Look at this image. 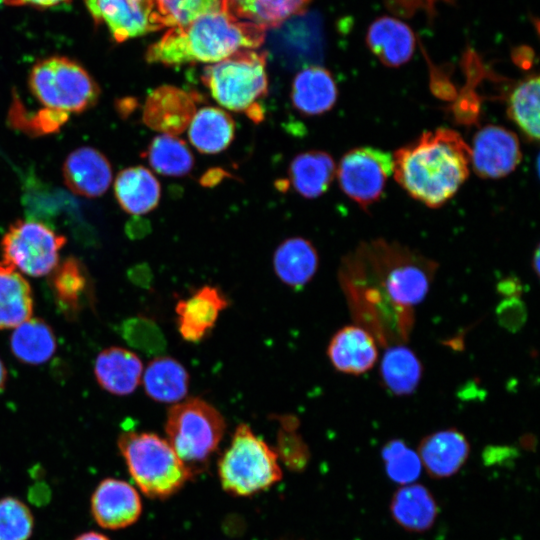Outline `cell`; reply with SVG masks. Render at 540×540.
Returning a JSON list of instances; mask_svg holds the SVG:
<instances>
[{
    "instance_id": "cell-24",
    "label": "cell",
    "mask_w": 540,
    "mask_h": 540,
    "mask_svg": "<svg viewBox=\"0 0 540 540\" xmlns=\"http://www.w3.org/2000/svg\"><path fill=\"white\" fill-rule=\"evenodd\" d=\"M114 192L125 212L142 215L157 207L161 197V186L149 169L133 166L118 173L114 182Z\"/></svg>"
},
{
    "instance_id": "cell-32",
    "label": "cell",
    "mask_w": 540,
    "mask_h": 540,
    "mask_svg": "<svg viewBox=\"0 0 540 540\" xmlns=\"http://www.w3.org/2000/svg\"><path fill=\"white\" fill-rule=\"evenodd\" d=\"M157 173L169 177H182L194 167V156L187 144L175 135L155 136L143 154Z\"/></svg>"
},
{
    "instance_id": "cell-17",
    "label": "cell",
    "mask_w": 540,
    "mask_h": 540,
    "mask_svg": "<svg viewBox=\"0 0 540 540\" xmlns=\"http://www.w3.org/2000/svg\"><path fill=\"white\" fill-rule=\"evenodd\" d=\"M227 306L226 297L216 287L199 288L190 297L178 301L175 307L180 335L188 342L201 341Z\"/></svg>"
},
{
    "instance_id": "cell-13",
    "label": "cell",
    "mask_w": 540,
    "mask_h": 540,
    "mask_svg": "<svg viewBox=\"0 0 540 540\" xmlns=\"http://www.w3.org/2000/svg\"><path fill=\"white\" fill-rule=\"evenodd\" d=\"M94 520L105 529L116 530L134 524L142 512V502L137 490L128 482L106 478L91 497Z\"/></svg>"
},
{
    "instance_id": "cell-26",
    "label": "cell",
    "mask_w": 540,
    "mask_h": 540,
    "mask_svg": "<svg viewBox=\"0 0 540 540\" xmlns=\"http://www.w3.org/2000/svg\"><path fill=\"white\" fill-rule=\"evenodd\" d=\"M392 517L407 531L424 532L435 522L438 508L430 491L421 484H407L394 494Z\"/></svg>"
},
{
    "instance_id": "cell-42",
    "label": "cell",
    "mask_w": 540,
    "mask_h": 540,
    "mask_svg": "<svg viewBox=\"0 0 540 540\" xmlns=\"http://www.w3.org/2000/svg\"><path fill=\"white\" fill-rule=\"evenodd\" d=\"M74 540H110V539L104 534L94 532V531H89V532L80 534Z\"/></svg>"
},
{
    "instance_id": "cell-12",
    "label": "cell",
    "mask_w": 540,
    "mask_h": 540,
    "mask_svg": "<svg viewBox=\"0 0 540 540\" xmlns=\"http://www.w3.org/2000/svg\"><path fill=\"white\" fill-rule=\"evenodd\" d=\"M97 18L123 42L161 29L157 0H96Z\"/></svg>"
},
{
    "instance_id": "cell-15",
    "label": "cell",
    "mask_w": 540,
    "mask_h": 540,
    "mask_svg": "<svg viewBox=\"0 0 540 540\" xmlns=\"http://www.w3.org/2000/svg\"><path fill=\"white\" fill-rule=\"evenodd\" d=\"M62 175L75 194L94 198L103 195L112 181V168L106 156L92 147L73 150L65 159Z\"/></svg>"
},
{
    "instance_id": "cell-21",
    "label": "cell",
    "mask_w": 540,
    "mask_h": 540,
    "mask_svg": "<svg viewBox=\"0 0 540 540\" xmlns=\"http://www.w3.org/2000/svg\"><path fill=\"white\" fill-rule=\"evenodd\" d=\"M143 364L134 352L109 347L102 350L94 363V375L101 388L117 395H129L141 382Z\"/></svg>"
},
{
    "instance_id": "cell-39",
    "label": "cell",
    "mask_w": 540,
    "mask_h": 540,
    "mask_svg": "<svg viewBox=\"0 0 540 540\" xmlns=\"http://www.w3.org/2000/svg\"><path fill=\"white\" fill-rule=\"evenodd\" d=\"M28 498L34 505L43 506L49 502L51 491L45 483H37L30 487Z\"/></svg>"
},
{
    "instance_id": "cell-43",
    "label": "cell",
    "mask_w": 540,
    "mask_h": 540,
    "mask_svg": "<svg viewBox=\"0 0 540 540\" xmlns=\"http://www.w3.org/2000/svg\"><path fill=\"white\" fill-rule=\"evenodd\" d=\"M6 382H7V370L3 361L0 358V393L3 392Z\"/></svg>"
},
{
    "instance_id": "cell-44",
    "label": "cell",
    "mask_w": 540,
    "mask_h": 540,
    "mask_svg": "<svg viewBox=\"0 0 540 540\" xmlns=\"http://www.w3.org/2000/svg\"><path fill=\"white\" fill-rule=\"evenodd\" d=\"M85 2L92 16L96 20V17H97L96 0H85Z\"/></svg>"
},
{
    "instance_id": "cell-35",
    "label": "cell",
    "mask_w": 540,
    "mask_h": 540,
    "mask_svg": "<svg viewBox=\"0 0 540 540\" xmlns=\"http://www.w3.org/2000/svg\"><path fill=\"white\" fill-rule=\"evenodd\" d=\"M385 470L391 480L407 485L414 482L421 473L422 463L416 451L410 449L400 439L387 442L381 451Z\"/></svg>"
},
{
    "instance_id": "cell-28",
    "label": "cell",
    "mask_w": 540,
    "mask_h": 540,
    "mask_svg": "<svg viewBox=\"0 0 540 540\" xmlns=\"http://www.w3.org/2000/svg\"><path fill=\"white\" fill-rule=\"evenodd\" d=\"M423 366L413 350L402 343L387 347L380 363L384 386L396 396H408L418 388Z\"/></svg>"
},
{
    "instance_id": "cell-41",
    "label": "cell",
    "mask_w": 540,
    "mask_h": 540,
    "mask_svg": "<svg viewBox=\"0 0 540 540\" xmlns=\"http://www.w3.org/2000/svg\"><path fill=\"white\" fill-rule=\"evenodd\" d=\"M16 3L21 4H29L37 7H52L56 6L65 2H68V0H14Z\"/></svg>"
},
{
    "instance_id": "cell-30",
    "label": "cell",
    "mask_w": 540,
    "mask_h": 540,
    "mask_svg": "<svg viewBox=\"0 0 540 540\" xmlns=\"http://www.w3.org/2000/svg\"><path fill=\"white\" fill-rule=\"evenodd\" d=\"M10 348L20 362L40 365L53 356L57 344L52 328L45 321L30 318L14 328Z\"/></svg>"
},
{
    "instance_id": "cell-18",
    "label": "cell",
    "mask_w": 540,
    "mask_h": 540,
    "mask_svg": "<svg viewBox=\"0 0 540 540\" xmlns=\"http://www.w3.org/2000/svg\"><path fill=\"white\" fill-rule=\"evenodd\" d=\"M470 445L466 436L455 428H448L424 437L418 455L430 476L446 478L456 474L466 462Z\"/></svg>"
},
{
    "instance_id": "cell-14",
    "label": "cell",
    "mask_w": 540,
    "mask_h": 540,
    "mask_svg": "<svg viewBox=\"0 0 540 540\" xmlns=\"http://www.w3.org/2000/svg\"><path fill=\"white\" fill-rule=\"evenodd\" d=\"M196 112V98L173 85H162L147 96L142 119L157 132L178 135L185 131Z\"/></svg>"
},
{
    "instance_id": "cell-33",
    "label": "cell",
    "mask_w": 540,
    "mask_h": 540,
    "mask_svg": "<svg viewBox=\"0 0 540 540\" xmlns=\"http://www.w3.org/2000/svg\"><path fill=\"white\" fill-rule=\"evenodd\" d=\"M312 0H228L234 14L264 29L276 28L300 15Z\"/></svg>"
},
{
    "instance_id": "cell-36",
    "label": "cell",
    "mask_w": 540,
    "mask_h": 540,
    "mask_svg": "<svg viewBox=\"0 0 540 540\" xmlns=\"http://www.w3.org/2000/svg\"><path fill=\"white\" fill-rule=\"evenodd\" d=\"M126 343L141 352L161 356L166 349V339L159 326L149 318L136 316L125 319L119 328Z\"/></svg>"
},
{
    "instance_id": "cell-34",
    "label": "cell",
    "mask_w": 540,
    "mask_h": 540,
    "mask_svg": "<svg viewBox=\"0 0 540 540\" xmlns=\"http://www.w3.org/2000/svg\"><path fill=\"white\" fill-rule=\"evenodd\" d=\"M50 274V284L58 306L66 314H75L88 288L84 266L78 259L69 257L58 263Z\"/></svg>"
},
{
    "instance_id": "cell-6",
    "label": "cell",
    "mask_w": 540,
    "mask_h": 540,
    "mask_svg": "<svg viewBox=\"0 0 540 540\" xmlns=\"http://www.w3.org/2000/svg\"><path fill=\"white\" fill-rule=\"evenodd\" d=\"M225 491L249 496L270 488L282 478L277 452L245 423L240 424L218 463Z\"/></svg>"
},
{
    "instance_id": "cell-19",
    "label": "cell",
    "mask_w": 540,
    "mask_h": 540,
    "mask_svg": "<svg viewBox=\"0 0 540 540\" xmlns=\"http://www.w3.org/2000/svg\"><path fill=\"white\" fill-rule=\"evenodd\" d=\"M366 44L383 65L396 68L412 58L416 42L412 29L405 22L381 16L370 24Z\"/></svg>"
},
{
    "instance_id": "cell-29",
    "label": "cell",
    "mask_w": 540,
    "mask_h": 540,
    "mask_svg": "<svg viewBox=\"0 0 540 540\" xmlns=\"http://www.w3.org/2000/svg\"><path fill=\"white\" fill-rule=\"evenodd\" d=\"M33 296L28 281L0 262V330L15 328L31 318Z\"/></svg>"
},
{
    "instance_id": "cell-38",
    "label": "cell",
    "mask_w": 540,
    "mask_h": 540,
    "mask_svg": "<svg viewBox=\"0 0 540 540\" xmlns=\"http://www.w3.org/2000/svg\"><path fill=\"white\" fill-rule=\"evenodd\" d=\"M221 0H157L164 27L185 25L220 7Z\"/></svg>"
},
{
    "instance_id": "cell-10",
    "label": "cell",
    "mask_w": 540,
    "mask_h": 540,
    "mask_svg": "<svg viewBox=\"0 0 540 540\" xmlns=\"http://www.w3.org/2000/svg\"><path fill=\"white\" fill-rule=\"evenodd\" d=\"M336 173L345 195L367 211L380 200L393 174L392 154L370 146L353 148L343 155Z\"/></svg>"
},
{
    "instance_id": "cell-40",
    "label": "cell",
    "mask_w": 540,
    "mask_h": 540,
    "mask_svg": "<svg viewBox=\"0 0 540 540\" xmlns=\"http://www.w3.org/2000/svg\"><path fill=\"white\" fill-rule=\"evenodd\" d=\"M512 56L514 62L522 68L527 69L531 67L533 63L532 50L526 46L516 48L515 51H513Z\"/></svg>"
},
{
    "instance_id": "cell-3",
    "label": "cell",
    "mask_w": 540,
    "mask_h": 540,
    "mask_svg": "<svg viewBox=\"0 0 540 540\" xmlns=\"http://www.w3.org/2000/svg\"><path fill=\"white\" fill-rule=\"evenodd\" d=\"M266 29L238 18L228 0L197 19L172 27L150 45L146 61L151 64L180 66L216 63L243 49H257L264 42Z\"/></svg>"
},
{
    "instance_id": "cell-31",
    "label": "cell",
    "mask_w": 540,
    "mask_h": 540,
    "mask_svg": "<svg viewBox=\"0 0 540 540\" xmlns=\"http://www.w3.org/2000/svg\"><path fill=\"white\" fill-rule=\"evenodd\" d=\"M539 76L529 75L518 82L507 100V116L527 141H539Z\"/></svg>"
},
{
    "instance_id": "cell-27",
    "label": "cell",
    "mask_w": 540,
    "mask_h": 540,
    "mask_svg": "<svg viewBox=\"0 0 540 540\" xmlns=\"http://www.w3.org/2000/svg\"><path fill=\"white\" fill-rule=\"evenodd\" d=\"M146 394L161 403L175 404L184 400L189 389V375L184 366L167 356H157L143 370Z\"/></svg>"
},
{
    "instance_id": "cell-8",
    "label": "cell",
    "mask_w": 540,
    "mask_h": 540,
    "mask_svg": "<svg viewBox=\"0 0 540 540\" xmlns=\"http://www.w3.org/2000/svg\"><path fill=\"white\" fill-rule=\"evenodd\" d=\"M29 88L48 109L64 113L92 108L101 93L98 83L83 66L63 56L38 61L30 71Z\"/></svg>"
},
{
    "instance_id": "cell-45",
    "label": "cell",
    "mask_w": 540,
    "mask_h": 540,
    "mask_svg": "<svg viewBox=\"0 0 540 540\" xmlns=\"http://www.w3.org/2000/svg\"><path fill=\"white\" fill-rule=\"evenodd\" d=\"M533 269L539 275V248L537 247L533 256Z\"/></svg>"
},
{
    "instance_id": "cell-7",
    "label": "cell",
    "mask_w": 540,
    "mask_h": 540,
    "mask_svg": "<svg viewBox=\"0 0 540 540\" xmlns=\"http://www.w3.org/2000/svg\"><path fill=\"white\" fill-rule=\"evenodd\" d=\"M224 431L222 414L201 398L182 400L168 410L166 440L192 474L217 449Z\"/></svg>"
},
{
    "instance_id": "cell-20",
    "label": "cell",
    "mask_w": 540,
    "mask_h": 540,
    "mask_svg": "<svg viewBox=\"0 0 540 540\" xmlns=\"http://www.w3.org/2000/svg\"><path fill=\"white\" fill-rule=\"evenodd\" d=\"M338 98V88L324 67L310 65L294 77L290 99L292 106L304 116H319L330 111Z\"/></svg>"
},
{
    "instance_id": "cell-16",
    "label": "cell",
    "mask_w": 540,
    "mask_h": 540,
    "mask_svg": "<svg viewBox=\"0 0 540 540\" xmlns=\"http://www.w3.org/2000/svg\"><path fill=\"white\" fill-rule=\"evenodd\" d=\"M327 355L337 371L361 375L377 362L378 348L369 331L358 325H347L332 336Z\"/></svg>"
},
{
    "instance_id": "cell-22",
    "label": "cell",
    "mask_w": 540,
    "mask_h": 540,
    "mask_svg": "<svg viewBox=\"0 0 540 540\" xmlns=\"http://www.w3.org/2000/svg\"><path fill=\"white\" fill-rule=\"evenodd\" d=\"M336 174L332 156L321 150H309L297 154L288 168V185L302 197L314 199L323 195Z\"/></svg>"
},
{
    "instance_id": "cell-23",
    "label": "cell",
    "mask_w": 540,
    "mask_h": 540,
    "mask_svg": "<svg viewBox=\"0 0 540 540\" xmlns=\"http://www.w3.org/2000/svg\"><path fill=\"white\" fill-rule=\"evenodd\" d=\"M319 256L314 245L303 237H291L276 248L273 268L286 285L300 288L311 281L317 272Z\"/></svg>"
},
{
    "instance_id": "cell-11",
    "label": "cell",
    "mask_w": 540,
    "mask_h": 540,
    "mask_svg": "<svg viewBox=\"0 0 540 540\" xmlns=\"http://www.w3.org/2000/svg\"><path fill=\"white\" fill-rule=\"evenodd\" d=\"M470 149L472 168L483 179L509 175L522 159L517 135L494 124L486 125L475 133Z\"/></svg>"
},
{
    "instance_id": "cell-46",
    "label": "cell",
    "mask_w": 540,
    "mask_h": 540,
    "mask_svg": "<svg viewBox=\"0 0 540 540\" xmlns=\"http://www.w3.org/2000/svg\"><path fill=\"white\" fill-rule=\"evenodd\" d=\"M3 0H0V3L2 2Z\"/></svg>"
},
{
    "instance_id": "cell-25",
    "label": "cell",
    "mask_w": 540,
    "mask_h": 540,
    "mask_svg": "<svg viewBox=\"0 0 540 540\" xmlns=\"http://www.w3.org/2000/svg\"><path fill=\"white\" fill-rule=\"evenodd\" d=\"M190 143L201 153L217 154L235 137V121L225 110L207 106L195 112L189 126Z\"/></svg>"
},
{
    "instance_id": "cell-5",
    "label": "cell",
    "mask_w": 540,
    "mask_h": 540,
    "mask_svg": "<svg viewBox=\"0 0 540 540\" xmlns=\"http://www.w3.org/2000/svg\"><path fill=\"white\" fill-rule=\"evenodd\" d=\"M117 444L133 481L150 498L172 496L193 475L168 441L154 433L124 432Z\"/></svg>"
},
{
    "instance_id": "cell-4",
    "label": "cell",
    "mask_w": 540,
    "mask_h": 540,
    "mask_svg": "<svg viewBox=\"0 0 540 540\" xmlns=\"http://www.w3.org/2000/svg\"><path fill=\"white\" fill-rule=\"evenodd\" d=\"M266 63V52L243 49L208 65L201 78L220 106L259 123L264 118L261 101L268 94Z\"/></svg>"
},
{
    "instance_id": "cell-1",
    "label": "cell",
    "mask_w": 540,
    "mask_h": 540,
    "mask_svg": "<svg viewBox=\"0 0 540 540\" xmlns=\"http://www.w3.org/2000/svg\"><path fill=\"white\" fill-rule=\"evenodd\" d=\"M437 263L421 253L383 238L360 244L342 261L340 275L373 284L341 279L347 291H362L368 307L385 306L413 317L412 308L427 296ZM363 300V301H364Z\"/></svg>"
},
{
    "instance_id": "cell-37",
    "label": "cell",
    "mask_w": 540,
    "mask_h": 540,
    "mask_svg": "<svg viewBox=\"0 0 540 540\" xmlns=\"http://www.w3.org/2000/svg\"><path fill=\"white\" fill-rule=\"evenodd\" d=\"M34 518L28 506L15 497L0 499V540H28Z\"/></svg>"
},
{
    "instance_id": "cell-9",
    "label": "cell",
    "mask_w": 540,
    "mask_h": 540,
    "mask_svg": "<svg viewBox=\"0 0 540 540\" xmlns=\"http://www.w3.org/2000/svg\"><path fill=\"white\" fill-rule=\"evenodd\" d=\"M66 238L43 223L17 220L1 240L3 265L32 277L50 274L59 263Z\"/></svg>"
},
{
    "instance_id": "cell-2",
    "label": "cell",
    "mask_w": 540,
    "mask_h": 540,
    "mask_svg": "<svg viewBox=\"0 0 540 540\" xmlns=\"http://www.w3.org/2000/svg\"><path fill=\"white\" fill-rule=\"evenodd\" d=\"M392 158L397 183L415 200L438 208L468 178L471 149L457 131L440 127L400 147Z\"/></svg>"
}]
</instances>
